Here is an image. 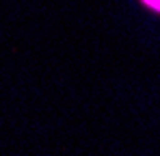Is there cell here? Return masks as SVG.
Returning <instances> with one entry per match:
<instances>
[{"label":"cell","mask_w":160,"mask_h":156,"mask_svg":"<svg viewBox=\"0 0 160 156\" xmlns=\"http://www.w3.org/2000/svg\"><path fill=\"white\" fill-rule=\"evenodd\" d=\"M143 2H145L147 7H152L154 11H158V13H160V0H143Z\"/></svg>","instance_id":"1"}]
</instances>
